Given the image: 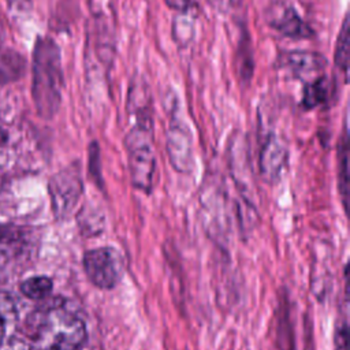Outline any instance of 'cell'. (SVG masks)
Listing matches in <instances>:
<instances>
[{
  "label": "cell",
  "mask_w": 350,
  "mask_h": 350,
  "mask_svg": "<svg viewBox=\"0 0 350 350\" xmlns=\"http://www.w3.org/2000/svg\"><path fill=\"white\" fill-rule=\"evenodd\" d=\"M26 335L37 350H78L86 342V325L60 305L34 310L26 321Z\"/></svg>",
  "instance_id": "6da1fadb"
},
{
  "label": "cell",
  "mask_w": 350,
  "mask_h": 350,
  "mask_svg": "<svg viewBox=\"0 0 350 350\" xmlns=\"http://www.w3.org/2000/svg\"><path fill=\"white\" fill-rule=\"evenodd\" d=\"M31 97L40 116L51 119L59 111L63 90L62 56L49 37H38L33 49Z\"/></svg>",
  "instance_id": "7a4b0ae2"
},
{
  "label": "cell",
  "mask_w": 350,
  "mask_h": 350,
  "mask_svg": "<svg viewBox=\"0 0 350 350\" xmlns=\"http://www.w3.org/2000/svg\"><path fill=\"white\" fill-rule=\"evenodd\" d=\"M154 120L134 122L124 137L129 157L130 182L134 189L149 194L156 178L154 153Z\"/></svg>",
  "instance_id": "3957f363"
},
{
  "label": "cell",
  "mask_w": 350,
  "mask_h": 350,
  "mask_svg": "<svg viewBox=\"0 0 350 350\" xmlns=\"http://www.w3.org/2000/svg\"><path fill=\"white\" fill-rule=\"evenodd\" d=\"M82 264L90 283L103 290L116 287L124 273L123 256L111 246L88 250L83 254Z\"/></svg>",
  "instance_id": "277c9868"
},
{
  "label": "cell",
  "mask_w": 350,
  "mask_h": 350,
  "mask_svg": "<svg viewBox=\"0 0 350 350\" xmlns=\"http://www.w3.org/2000/svg\"><path fill=\"white\" fill-rule=\"evenodd\" d=\"M83 191L79 164L74 163L49 180V194L53 212L57 217H64L72 212Z\"/></svg>",
  "instance_id": "5b68a950"
},
{
  "label": "cell",
  "mask_w": 350,
  "mask_h": 350,
  "mask_svg": "<svg viewBox=\"0 0 350 350\" xmlns=\"http://www.w3.org/2000/svg\"><path fill=\"white\" fill-rule=\"evenodd\" d=\"M165 148L172 168L180 174H189L194 165L193 138L187 123L176 112L171 115L165 131Z\"/></svg>",
  "instance_id": "8992f818"
},
{
  "label": "cell",
  "mask_w": 350,
  "mask_h": 350,
  "mask_svg": "<svg viewBox=\"0 0 350 350\" xmlns=\"http://www.w3.org/2000/svg\"><path fill=\"white\" fill-rule=\"evenodd\" d=\"M267 23L288 38H310L314 36L312 27L299 16L297 10L284 1L273 3L265 12Z\"/></svg>",
  "instance_id": "52a82bcc"
},
{
  "label": "cell",
  "mask_w": 350,
  "mask_h": 350,
  "mask_svg": "<svg viewBox=\"0 0 350 350\" xmlns=\"http://www.w3.org/2000/svg\"><path fill=\"white\" fill-rule=\"evenodd\" d=\"M90 11L94 19L96 27V40L98 56L105 64L112 59L115 49V25H113V12L111 0H89Z\"/></svg>",
  "instance_id": "ba28073f"
},
{
  "label": "cell",
  "mask_w": 350,
  "mask_h": 350,
  "mask_svg": "<svg viewBox=\"0 0 350 350\" xmlns=\"http://www.w3.org/2000/svg\"><path fill=\"white\" fill-rule=\"evenodd\" d=\"M287 161V146L283 139L273 133L264 137L258 154V170L262 179L268 183L276 182L283 172Z\"/></svg>",
  "instance_id": "9c48e42d"
},
{
  "label": "cell",
  "mask_w": 350,
  "mask_h": 350,
  "mask_svg": "<svg viewBox=\"0 0 350 350\" xmlns=\"http://www.w3.org/2000/svg\"><path fill=\"white\" fill-rule=\"evenodd\" d=\"M282 66L295 78H309L323 71L327 60L321 53L312 51H290L283 55Z\"/></svg>",
  "instance_id": "30bf717a"
},
{
  "label": "cell",
  "mask_w": 350,
  "mask_h": 350,
  "mask_svg": "<svg viewBox=\"0 0 350 350\" xmlns=\"http://www.w3.org/2000/svg\"><path fill=\"white\" fill-rule=\"evenodd\" d=\"M332 93V83L328 77L319 75L313 81H308L304 86L301 105L304 109L310 111L321 104H327Z\"/></svg>",
  "instance_id": "8fae6325"
},
{
  "label": "cell",
  "mask_w": 350,
  "mask_h": 350,
  "mask_svg": "<svg viewBox=\"0 0 350 350\" xmlns=\"http://www.w3.org/2000/svg\"><path fill=\"white\" fill-rule=\"evenodd\" d=\"M338 189L342 197V204L347 212L349 204V135L345 123L340 141L338 144Z\"/></svg>",
  "instance_id": "7c38bea8"
},
{
  "label": "cell",
  "mask_w": 350,
  "mask_h": 350,
  "mask_svg": "<svg viewBox=\"0 0 350 350\" xmlns=\"http://www.w3.org/2000/svg\"><path fill=\"white\" fill-rule=\"evenodd\" d=\"M350 26H349V15L346 14L342 22L340 31L338 34L335 53H334V63L335 67L343 75V82H347L349 75V59H350Z\"/></svg>",
  "instance_id": "4fadbf2b"
},
{
  "label": "cell",
  "mask_w": 350,
  "mask_h": 350,
  "mask_svg": "<svg viewBox=\"0 0 350 350\" xmlns=\"http://www.w3.org/2000/svg\"><path fill=\"white\" fill-rule=\"evenodd\" d=\"M18 310L10 294L0 291V340L12 336V329L16 325Z\"/></svg>",
  "instance_id": "5bb4252c"
},
{
  "label": "cell",
  "mask_w": 350,
  "mask_h": 350,
  "mask_svg": "<svg viewBox=\"0 0 350 350\" xmlns=\"http://www.w3.org/2000/svg\"><path fill=\"white\" fill-rule=\"evenodd\" d=\"M237 71L241 83L247 85L253 75V51L247 34L239 40L237 51Z\"/></svg>",
  "instance_id": "9a60e30c"
},
{
  "label": "cell",
  "mask_w": 350,
  "mask_h": 350,
  "mask_svg": "<svg viewBox=\"0 0 350 350\" xmlns=\"http://www.w3.org/2000/svg\"><path fill=\"white\" fill-rule=\"evenodd\" d=\"M21 291L30 299H42L52 291V280L46 276H31L22 282Z\"/></svg>",
  "instance_id": "2e32d148"
},
{
  "label": "cell",
  "mask_w": 350,
  "mask_h": 350,
  "mask_svg": "<svg viewBox=\"0 0 350 350\" xmlns=\"http://www.w3.org/2000/svg\"><path fill=\"white\" fill-rule=\"evenodd\" d=\"M189 14H190V11L180 12L174 19V29H172L174 40H176L178 42H182V44H186L191 38V34L194 30L193 21H189V18H187Z\"/></svg>",
  "instance_id": "e0dca14e"
},
{
  "label": "cell",
  "mask_w": 350,
  "mask_h": 350,
  "mask_svg": "<svg viewBox=\"0 0 350 350\" xmlns=\"http://www.w3.org/2000/svg\"><path fill=\"white\" fill-rule=\"evenodd\" d=\"M89 156V174L96 182V185H103V176H101V160H100V146L96 141H93L89 145L88 149Z\"/></svg>",
  "instance_id": "ac0fdd59"
},
{
  "label": "cell",
  "mask_w": 350,
  "mask_h": 350,
  "mask_svg": "<svg viewBox=\"0 0 350 350\" xmlns=\"http://www.w3.org/2000/svg\"><path fill=\"white\" fill-rule=\"evenodd\" d=\"M334 349L335 350H349V328H347L346 321H342L339 324V327H336V329H335Z\"/></svg>",
  "instance_id": "d6986e66"
},
{
  "label": "cell",
  "mask_w": 350,
  "mask_h": 350,
  "mask_svg": "<svg viewBox=\"0 0 350 350\" xmlns=\"http://www.w3.org/2000/svg\"><path fill=\"white\" fill-rule=\"evenodd\" d=\"M0 350H30V345L12 335L0 340Z\"/></svg>",
  "instance_id": "ffe728a7"
},
{
  "label": "cell",
  "mask_w": 350,
  "mask_h": 350,
  "mask_svg": "<svg viewBox=\"0 0 350 350\" xmlns=\"http://www.w3.org/2000/svg\"><path fill=\"white\" fill-rule=\"evenodd\" d=\"M165 4L174 10L180 12H187L191 11L196 7V0H164Z\"/></svg>",
  "instance_id": "44dd1931"
},
{
  "label": "cell",
  "mask_w": 350,
  "mask_h": 350,
  "mask_svg": "<svg viewBox=\"0 0 350 350\" xmlns=\"http://www.w3.org/2000/svg\"><path fill=\"white\" fill-rule=\"evenodd\" d=\"M211 7L219 12H226L228 11L231 5V0H208Z\"/></svg>",
  "instance_id": "7402d4cb"
}]
</instances>
